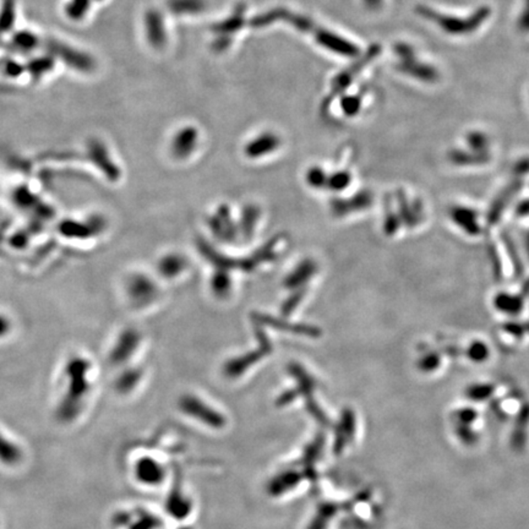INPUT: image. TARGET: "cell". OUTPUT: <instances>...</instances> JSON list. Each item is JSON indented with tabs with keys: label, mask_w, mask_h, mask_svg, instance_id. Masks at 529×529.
<instances>
[{
	"label": "cell",
	"mask_w": 529,
	"mask_h": 529,
	"mask_svg": "<svg viewBox=\"0 0 529 529\" xmlns=\"http://www.w3.org/2000/svg\"><path fill=\"white\" fill-rule=\"evenodd\" d=\"M364 3H365V6H367L369 9L376 10V9H379V8L381 6V4H383V0H364Z\"/></svg>",
	"instance_id": "cell-49"
},
{
	"label": "cell",
	"mask_w": 529,
	"mask_h": 529,
	"mask_svg": "<svg viewBox=\"0 0 529 529\" xmlns=\"http://www.w3.org/2000/svg\"><path fill=\"white\" fill-rule=\"evenodd\" d=\"M495 392V386L493 383H473L469 385L466 390L467 399L473 402H485L493 397Z\"/></svg>",
	"instance_id": "cell-32"
},
{
	"label": "cell",
	"mask_w": 529,
	"mask_h": 529,
	"mask_svg": "<svg viewBox=\"0 0 529 529\" xmlns=\"http://www.w3.org/2000/svg\"><path fill=\"white\" fill-rule=\"evenodd\" d=\"M529 433V402L519 407V413L514 422L512 434H511V445L514 450H523L527 445Z\"/></svg>",
	"instance_id": "cell-15"
},
{
	"label": "cell",
	"mask_w": 529,
	"mask_h": 529,
	"mask_svg": "<svg viewBox=\"0 0 529 529\" xmlns=\"http://www.w3.org/2000/svg\"><path fill=\"white\" fill-rule=\"evenodd\" d=\"M450 159L455 164L468 166V164H482L489 161V153H466L461 150H455L450 153Z\"/></svg>",
	"instance_id": "cell-34"
},
{
	"label": "cell",
	"mask_w": 529,
	"mask_h": 529,
	"mask_svg": "<svg viewBox=\"0 0 529 529\" xmlns=\"http://www.w3.org/2000/svg\"><path fill=\"white\" fill-rule=\"evenodd\" d=\"M450 217L461 229L471 236H477L480 232V227L478 225L477 214L469 207L455 206L451 209Z\"/></svg>",
	"instance_id": "cell-18"
},
{
	"label": "cell",
	"mask_w": 529,
	"mask_h": 529,
	"mask_svg": "<svg viewBox=\"0 0 529 529\" xmlns=\"http://www.w3.org/2000/svg\"><path fill=\"white\" fill-rule=\"evenodd\" d=\"M209 227L214 236H217L220 241L231 243L236 239V227L232 220L231 212L227 205H222L218 207V210L211 216L209 218Z\"/></svg>",
	"instance_id": "cell-9"
},
{
	"label": "cell",
	"mask_w": 529,
	"mask_h": 529,
	"mask_svg": "<svg viewBox=\"0 0 529 529\" xmlns=\"http://www.w3.org/2000/svg\"><path fill=\"white\" fill-rule=\"evenodd\" d=\"M193 503L180 489H173L166 500V511L175 519H184L191 514Z\"/></svg>",
	"instance_id": "cell-19"
},
{
	"label": "cell",
	"mask_w": 529,
	"mask_h": 529,
	"mask_svg": "<svg viewBox=\"0 0 529 529\" xmlns=\"http://www.w3.org/2000/svg\"><path fill=\"white\" fill-rule=\"evenodd\" d=\"M16 0H4L0 10V41L15 24Z\"/></svg>",
	"instance_id": "cell-30"
},
{
	"label": "cell",
	"mask_w": 529,
	"mask_h": 529,
	"mask_svg": "<svg viewBox=\"0 0 529 529\" xmlns=\"http://www.w3.org/2000/svg\"><path fill=\"white\" fill-rule=\"evenodd\" d=\"M47 48L52 54V57H58L68 67L81 73L92 71L96 65L94 58L89 57V54L81 52L79 49L68 46L60 41H55V40L48 41Z\"/></svg>",
	"instance_id": "cell-4"
},
{
	"label": "cell",
	"mask_w": 529,
	"mask_h": 529,
	"mask_svg": "<svg viewBox=\"0 0 529 529\" xmlns=\"http://www.w3.org/2000/svg\"><path fill=\"white\" fill-rule=\"evenodd\" d=\"M313 36L315 37V41L319 43L320 46L329 49L330 52L345 55V57H356L359 54V48L356 44L347 41L346 38L336 35L333 32L327 31L325 28H320L319 26L315 28Z\"/></svg>",
	"instance_id": "cell-8"
},
{
	"label": "cell",
	"mask_w": 529,
	"mask_h": 529,
	"mask_svg": "<svg viewBox=\"0 0 529 529\" xmlns=\"http://www.w3.org/2000/svg\"><path fill=\"white\" fill-rule=\"evenodd\" d=\"M299 483H300V476L297 471H283L281 474H278L277 477L273 478L268 489L272 495H282L297 487Z\"/></svg>",
	"instance_id": "cell-22"
},
{
	"label": "cell",
	"mask_w": 529,
	"mask_h": 529,
	"mask_svg": "<svg viewBox=\"0 0 529 529\" xmlns=\"http://www.w3.org/2000/svg\"><path fill=\"white\" fill-rule=\"evenodd\" d=\"M145 30L148 43L153 48H162L167 41V33L164 28L163 16L161 12L151 9L145 15Z\"/></svg>",
	"instance_id": "cell-13"
},
{
	"label": "cell",
	"mask_w": 529,
	"mask_h": 529,
	"mask_svg": "<svg viewBox=\"0 0 529 529\" xmlns=\"http://www.w3.org/2000/svg\"><path fill=\"white\" fill-rule=\"evenodd\" d=\"M260 215H261V212H260V209L257 207V205H247L243 209L239 229L244 234V236L250 238L254 234Z\"/></svg>",
	"instance_id": "cell-26"
},
{
	"label": "cell",
	"mask_w": 529,
	"mask_h": 529,
	"mask_svg": "<svg viewBox=\"0 0 529 529\" xmlns=\"http://www.w3.org/2000/svg\"><path fill=\"white\" fill-rule=\"evenodd\" d=\"M362 102L356 96H345L342 97L341 108L342 112L346 116H356V113L361 110Z\"/></svg>",
	"instance_id": "cell-43"
},
{
	"label": "cell",
	"mask_w": 529,
	"mask_h": 529,
	"mask_svg": "<svg viewBox=\"0 0 529 529\" xmlns=\"http://www.w3.org/2000/svg\"><path fill=\"white\" fill-rule=\"evenodd\" d=\"M140 375H141V372H137V370H132V372H129L121 380V390L123 391H130L131 388H135L137 383H139V380H140Z\"/></svg>",
	"instance_id": "cell-46"
},
{
	"label": "cell",
	"mask_w": 529,
	"mask_h": 529,
	"mask_svg": "<svg viewBox=\"0 0 529 529\" xmlns=\"http://www.w3.org/2000/svg\"><path fill=\"white\" fill-rule=\"evenodd\" d=\"M0 67H1V71L6 73V76H10V78H17L25 70L24 67H21L17 62L9 58H4V60H1Z\"/></svg>",
	"instance_id": "cell-45"
},
{
	"label": "cell",
	"mask_w": 529,
	"mask_h": 529,
	"mask_svg": "<svg viewBox=\"0 0 529 529\" xmlns=\"http://www.w3.org/2000/svg\"><path fill=\"white\" fill-rule=\"evenodd\" d=\"M89 1L91 0H69L68 4L65 6V14L73 21H79L87 14Z\"/></svg>",
	"instance_id": "cell-36"
},
{
	"label": "cell",
	"mask_w": 529,
	"mask_h": 529,
	"mask_svg": "<svg viewBox=\"0 0 529 529\" xmlns=\"http://www.w3.org/2000/svg\"><path fill=\"white\" fill-rule=\"evenodd\" d=\"M495 308L508 315H516L523 309V299L519 295H512L508 293H498L494 300Z\"/></svg>",
	"instance_id": "cell-25"
},
{
	"label": "cell",
	"mask_w": 529,
	"mask_h": 529,
	"mask_svg": "<svg viewBox=\"0 0 529 529\" xmlns=\"http://www.w3.org/2000/svg\"><path fill=\"white\" fill-rule=\"evenodd\" d=\"M391 205H388V209H386V217H385V222H383V225H385V232H386V234H394L396 232H397V229L399 228V225H401V220H399V216L396 215L394 212H393L392 210H391V207H390Z\"/></svg>",
	"instance_id": "cell-44"
},
{
	"label": "cell",
	"mask_w": 529,
	"mask_h": 529,
	"mask_svg": "<svg viewBox=\"0 0 529 529\" xmlns=\"http://www.w3.org/2000/svg\"><path fill=\"white\" fill-rule=\"evenodd\" d=\"M351 174L348 173L347 171H340V172H336L332 175H329L327 188L333 190V191H342L351 184Z\"/></svg>",
	"instance_id": "cell-39"
},
{
	"label": "cell",
	"mask_w": 529,
	"mask_h": 529,
	"mask_svg": "<svg viewBox=\"0 0 529 529\" xmlns=\"http://www.w3.org/2000/svg\"><path fill=\"white\" fill-rule=\"evenodd\" d=\"M168 8L175 15H194L205 9L204 0H168Z\"/></svg>",
	"instance_id": "cell-27"
},
{
	"label": "cell",
	"mask_w": 529,
	"mask_h": 529,
	"mask_svg": "<svg viewBox=\"0 0 529 529\" xmlns=\"http://www.w3.org/2000/svg\"><path fill=\"white\" fill-rule=\"evenodd\" d=\"M521 187H522V182H514L503 190V194L494 201L493 206L489 211V217H487L489 220L496 222L498 220V217L503 214V209L506 207V204L508 201H511L514 195L516 194V191H519Z\"/></svg>",
	"instance_id": "cell-24"
},
{
	"label": "cell",
	"mask_w": 529,
	"mask_h": 529,
	"mask_svg": "<svg viewBox=\"0 0 529 529\" xmlns=\"http://www.w3.org/2000/svg\"><path fill=\"white\" fill-rule=\"evenodd\" d=\"M255 320H257V324L271 326L273 329L290 332L294 335L308 336V337H319L320 336V330L315 326L300 325V324L294 325L277 318H272L270 315H255Z\"/></svg>",
	"instance_id": "cell-14"
},
{
	"label": "cell",
	"mask_w": 529,
	"mask_h": 529,
	"mask_svg": "<svg viewBox=\"0 0 529 529\" xmlns=\"http://www.w3.org/2000/svg\"><path fill=\"white\" fill-rule=\"evenodd\" d=\"M132 295L142 303H148L156 297V287L148 278L137 277L132 283Z\"/></svg>",
	"instance_id": "cell-29"
},
{
	"label": "cell",
	"mask_w": 529,
	"mask_h": 529,
	"mask_svg": "<svg viewBox=\"0 0 529 529\" xmlns=\"http://www.w3.org/2000/svg\"><path fill=\"white\" fill-rule=\"evenodd\" d=\"M423 14L426 17L431 19L433 21L436 22L439 26L451 35H467L476 31L478 27L485 21L489 16L487 9H480L473 15L468 17H458V16L445 15V14H439L435 11L424 10Z\"/></svg>",
	"instance_id": "cell-1"
},
{
	"label": "cell",
	"mask_w": 529,
	"mask_h": 529,
	"mask_svg": "<svg viewBox=\"0 0 529 529\" xmlns=\"http://www.w3.org/2000/svg\"><path fill=\"white\" fill-rule=\"evenodd\" d=\"M377 52H379V49H377L376 47L370 48V49L367 51L365 58L359 60L358 63L352 65V67H349V68L345 70V71H342L340 75L336 76V79L333 80V83H332V89H331V94L330 96H329L327 103H330L331 101L333 100L336 96H338V94H342V92L346 89L347 86L351 84L352 80L354 79V76L358 75L359 71H361V70H362V69L364 68V67H365V65H367L375 55H376Z\"/></svg>",
	"instance_id": "cell-10"
},
{
	"label": "cell",
	"mask_w": 529,
	"mask_h": 529,
	"mask_svg": "<svg viewBox=\"0 0 529 529\" xmlns=\"http://www.w3.org/2000/svg\"><path fill=\"white\" fill-rule=\"evenodd\" d=\"M54 67L53 57H40L33 58L27 65V71L31 73L32 79L38 80L42 78L44 73H49Z\"/></svg>",
	"instance_id": "cell-35"
},
{
	"label": "cell",
	"mask_w": 529,
	"mask_h": 529,
	"mask_svg": "<svg viewBox=\"0 0 529 529\" xmlns=\"http://www.w3.org/2000/svg\"><path fill=\"white\" fill-rule=\"evenodd\" d=\"M519 214H522V215H526V214H528L529 212V201H526V202H523V204L521 205V207L519 209Z\"/></svg>",
	"instance_id": "cell-51"
},
{
	"label": "cell",
	"mask_w": 529,
	"mask_h": 529,
	"mask_svg": "<svg viewBox=\"0 0 529 529\" xmlns=\"http://www.w3.org/2000/svg\"><path fill=\"white\" fill-rule=\"evenodd\" d=\"M21 449L0 431V462L6 466L14 467L21 462Z\"/></svg>",
	"instance_id": "cell-21"
},
{
	"label": "cell",
	"mask_w": 529,
	"mask_h": 529,
	"mask_svg": "<svg viewBox=\"0 0 529 529\" xmlns=\"http://www.w3.org/2000/svg\"><path fill=\"white\" fill-rule=\"evenodd\" d=\"M372 195L369 191H361L351 199H336L331 204V210L336 217H345L352 212L365 210L372 204Z\"/></svg>",
	"instance_id": "cell-11"
},
{
	"label": "cell",
	"mask_w": 529,
	"mask_h": 529,
	"mask_svg": "<svg viewBox=\"0 0 529 529\" xmlns=\"http://www.w3.org/2000/svg\"><path fill=\"white\" fill-rule=\"evenodd\" d=\"M244 11L245 8L243 4L236 6L233 14L223 21L218 22L212 26V31L218 33L220 36H228L231 33L239 31L241 27L244 25Z\"/></svg>",
	"instance_id": "cell-20"
},
{
	"label": "cell",
	"mask_w": 529,
	"mask_h": 529,
	"mask_svg": "<svg viewBox=\"0 0 529 529\" xmlns=\"http://www.w3.org/2000/svg\"><path fill=\"white\" fill-rule=\"evenodd\" d=\"M396 53L399 54L401 63L399 68L409 76H413L422 81L434 83L437 79V71L428 64L420 63L417 60L413 48L409 47L404 43H401L396 47Z\"/></svg>",
	"instance_id": "cell-5"
},
{
	"label": "cell",
	"mask_w": 529,
	"mask_h": 529,
	"mask_svg": "<svg viewBox=\"0 0 529 529\" xmlns=\"http://www.w3.org/2000/svg\"><path fill=\"white\" fill-rule=\"evenodd\" d=\"M257 341H259V348L249 352L247 354L233 358L229 362H227V364H225V367H223L225 376H228L229 379L241 376L254 364L260 362L262 358H265L272 352L271 342L268 340L266 333L259 327V325H257Z\"/></svg>",
	"instance_id": "cell-2"
},
{
	"label": "cell",
	"mask_w": 529,
	"mask_h": 529,
	"mask_svg": "<svg viewBox=\"0 0 529 529\" xmlns=\"http://www.w3.org/2000/svg\"><path fill=\"white\" fill-rule=\"evenodd\" d=\"M517 172H519V174L522 173H527V172H529V161L528 159H524V161H521V162L517 164Z\"/></svg>",
	"instance_id": "cell-50"
},
{
	"label": "cell",
	"mask_w": 529,
	"mask_h": 529,
	"mask_svg": "<svg viewBox=\"0 0 529 529\" xmlns=\"http://www.w3.org/2000/svg\"><path fill=\"white\" fill-rule=\"evenodd\" d=\"M304 289H295V292H294V293L292 294V295H290V297H289V298L287 299L286 302H284V304L282 305V309H281L282 314L286 315V316H288V315L292 314L294 310L298 308V305L302 303V300L304 299Z\"/></svg>",
	"instance_id": "cell-41"
},
{
	"label": "cell",
	"mask_w": 529,
	"mask_h": 529,
	"mask_svg": "<svg viewBox=\"0 0 529 529\" xmlns=\"http://www.w3.org/2000/svg\"><path fill=\"white\" fill-rule=\"evenodd\" d=\"M440 356L435 352H430L428 354H425L423 358H420L418 367L423 372H434L440 367Z\"/></svg>",
	"instance_id": "cell-42"
},
{
	"label": "cell",
	"mask_w": 529,
	"mask_h": 529,
	"mask_svg": "<svg viewBox=\"0 0 529 529\" xmlns=\"http://www.w3.org/2000/svg\"><path fill=\"white\" fill-rule=\"evenodd\" d=\"M229 44H231V38L229 37L220 36L218 40H216L212 47H214L216 52H223L227 48L229 47Z\"/></svg>",
	"instance_id": "cell-47"
},
{
	"label": "cell",
	"mask_w": 529,
	"mask_h": 529,
	"mask_svg": "<svg viewBox=\"0 0 529 529\" xmlns=\"http://www.w3.org/2000/svg\"><path fill=\"white\" fill-rule=\"evenodd\" d=\"M37 44L38 38L30 31L16 32L11 38V48H14L12 51L21 54L31 53L37 47Z\"/></svg>",
	"instance_id": "cell-28"
},
{
	"label": "cell",
	"mask_w": 529,
	"mask_h": 529,
	"mask_svg": "<svg viewBox=\"0 0 529 529\" xmlns=\"http://www.w3.org/2000/svg\"><path fill=\"white\" fill-rule=\"evenodd\" d=\"M113 523L118 528L159 529L162 527V519L146 510H137L134 512L119 511L113 517Z\"/></svg>",
	"instance_id": "cell-7"
},
{
	"label": "cell",
	"mask_w": 529,
	"mask_h": 529,
	"mask_svg": "<svg viewBox=\"0 0 529 529\" xmlns=\"http://www.w3.org/2000/svg\"><path fill=\"white\" fill-rule=\"evenodd\" d=\"M519 26H521V30L529 31V0H526L523 12H522L521 20H519Z\"/></svg>",
	"instance_id": "cell-48"
},
{
	"label": "cell",
	"mask_w": 529,
	"mask_h": 529,
	"mask_svg": "<svg viewBox=\"0 0 529 529\" xmlns=\"http://www.w3.org/2000/svg\"><path fill=\"white\" fill-rule=\"evenodd\" d=\"M281 145V140L276 134L263 132L248 144L245 153L249 158H260L276 151Z\"/></svg>",
	"instance_id": "cell-16"
},
{
	"label": "cell",
	"mask_w": 529,
	"mask_h": 529,
	"mask_svg": "<svg viewBox=\"0 0 529 529\" xmlns=\"http://www.w3.org/2000/svg\"><path fill=\"white\" fill-rule=\"evenodd\" d=\"M466 354L471 362L483 363L489 358L490 351H489V347L484 342L474 341L471 342L469 347L467 348Z\"/></svg>",
	"instance_id": "cell-38"
},
{
	"label": "cell",
	"mask_w": 529,
	"mask_h": 529,
	"mask_svg": "<svg viewBox=\"0 0 529 529\" xmlns=\"http://www.w3.org/2000/svg\"><path fill=\"white\" fill-rule=\"evenodd\" d=\"M467 145L474 153H487L489 139L480 131H471L467 135Z\"/></svg>",
	"instance_id": "cell-37"
},
{
	"label": "cell",
	"mask_w": 529,
	"mask_h": 529,
	"mask_svg": "<svg viewBox=\"0 0 529 529\" xmlns=\"http://www.w3.org/2000/svg\"><path fill=\"white\" fill-rule=\"evenodd\" d=\"M327 179H329V175L326 174L322 168H310L308 173H306V182L311 188H327Z\"/></svg>",
	"instance_id": "cell-40"
},
{
	"label": "cell",
	"mask_w": 529,
	"mask_h": 529,
	"mask_svg": "<svg viewBox=\"0 0 529 529\" xmlns=\"http://www.w3.org/2000/svg\"><path fill=\"white\" fill-rule=\"evenodd\" d=\"M316 272H318L316 262L310 260V259H306L304 261L298 263V266L289 273L284 279V284L287 288H303V286L309 282Z\"/></svg>",
	"instance_id": "cell-17"
},
{
	"label": "cell",
	"mask_w": 529,
	"mask_h": 529,
	"mask_svg": "<svg viewBox=\"0 0 529 529\" xmlns=\"http://www.w3.org/2000/svg\"><path fill=\"white\" fill-rule=\"evenodd\" d=\"M179 407L183 410V413L214 429H220L225 425V417L218 410L212 408L210 404H205L202 399L193 394L184 396L179 402Z\"/></svg>",
	"instance_id": "cell-3"
},
{
	"label": "cell",
	"mask_w": 529,
	"mask_h": 529,
	"mask_svg": "<svg viewBox=\"0 0 529 529\" xmlns=\"http://www.w3.org/2000/svg\"><path fill=\"white\" fill-rule=\"evenodd\" d=\"M188 266V261L185 257L179 254H169L163 257L159 262V272L162 273L163 277L174 278L183 272Z\"/></svg>",
	"instance_id": "cell-23"
},
{
	"label": "cell",
	"mask_w": 529,
	"mask_h": 529,
	"mask_svg": "<svg viewBox=\"0 0 529 529\" xmlns=\"http://www.w3.org/2000/svg\"><path fill=\"white\" fill-rule=\"evenodd\" d=\"M479 418V413L477 409L473 407H462L452 413V424L455 426H469V428H476Z\"/></svg>",
	"instance_id": "cell-31"
},
{
	"label": "cell",
	"mask_w": 529,
	"mask_h": 529,
	"mask_svg": "<svg viewBox=\"0 0 529 529\" xmlns=\"http://www.w3.org/2000/svg\"><path fill=\"white\" fill-rule=\"evenodd\" d=\"M132 473L135 480L145 487H158L167 476L164 466L153 456L137 458L132 467Z\"/></svg>",
	"instance_id": "cell-6"
},
{
	"label": "cell",
	"mask_w": 529,
	"mask_h": 529,
	"mask_svg": "<svg viewBox=\"0 0 529 529\" xmlns=\"http://www.w3.org/2000/svg\"><path fill=\"white\" fill-rule=\"evenodd\" d=\"M180 529H190V528H180Z\"/></svg>",
	"instance_id": "cell-52"
},
{
	"label": "cell",
	"mask_w": 529,
	"mask_h": 529,
	"mask_svg": "<svg viewBox=\"0 0 529 529\" xmlns=\"http://www.w3.org/2000/svg\"><path fill=\"white\" fill-rule=\"evenodd\" d=\"M211 288L215 295L220 298H225L231 293L232 279L231 276L225 270H218L211 279Z\"/></svg>",
	"instance_id": "cell-33"
},
{
	"label": "cell",
	"mask_w": 529,
	"mask_h": 529,
	"mask_svg": "<svg viewBox=\"0 0 529 529\" xmlns=\"http://www.w3.org/2000/svg\"><path fill=\"white\" fill-rule=\"evenodd\" d=\"M199 141V132L194 126H187L178 134H175L172 141V153L174 157L179 159L188 158L191 153H194L196 145Z\"/></svg>",
	"instance_id": "cell-12"
}]
</instances>
